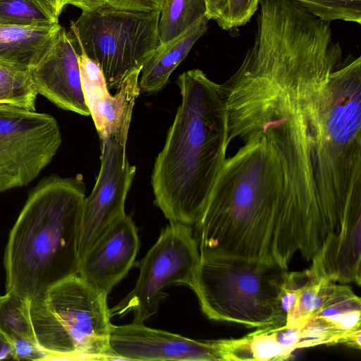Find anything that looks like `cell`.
Wrapping results in <instances>:
<instances>
[{"instance_id":"obj_11","label":"cell","mask_w":361,"mask_h":361,"mask_svg":"<svg viewBox=\"0 0 361 361\" xmlns=\"http://www.w3.org/2000/svg\"><path fill=\"white\" fill-rule=\"evenodd\" d=\"M109 345L111 360L224 361L221 339L197 341L144 323L111 324Z\"/></svg>"},{"instance_id":"obj_20","label":"cell","mask_w":361,"mask_h":361,"mask_svg":"<svg viewBox=\"0 0 361 361\" xmlns=\"http://www.w3.org/2000/svg\"><path fill=\"white\" fill-rule=\"evenodd\" d=\"M313 274L300 292L285 326L299 327L314 315L332 294L336 283L310 267Z\"/></svg>"},{"instance_id":"obj_6","label":"cell","mask_w":361,"mask_h":361,"mask_svg":"<svg viewBox=\"0 0 361 361\" xmlns=\"http://www.w3.org/2000/svg\"><path fill=\"white\" fill-rule=\"evenodd\" d=\"M288 269L275 262L236 257H200L192 290L211 319L250 328L286 322L279 293Z\"/></svg>"},{"instance_id":"obj_3","label":"cell","mask_w":361,"mask_h":361,"mask_svg":"<svg viewBox=\"0 0 361 361\" xmlns=\"http://www.w3.org/2000/svg\"><path fill=\"white\" fill-rule=\"evenodd\" d=\"M241 140L244 145L221 167L194 236L200 257L276 262L273 242L283 171L276 150L262 134Z\"/></svg>"},{"instance_id":"obj_13","label":"cell","mask_w":361,"mask_h":361,"mask_svg":"<svg viewBox=\"0 0 361 361\" xmlns=\"http://www.w3.org/2000/svg\"><path fill=\"white\" fill-rule=\"evenodd\" d=\"M30 75L37 94L66 111L90 116L81 84L78 48L71 31L61 27L45 57Z\"/></svg>"},{"instance_id":"obj_12","label":"cell","mask_w":361,"mask_h":361,"mask_svg":"<svg viewBox=\"0 0 361 361\" xmlns=\"http://www.w3.org/2000/svg\"><path fill=\"white\" fill-rule=\"evenodd\" d=\"M139 247L137 228L125 214L80 258L78 275L107 296L133 266Z\"/></svg>"},{"instance_id":"obj_27","label":"cell","mask_w":361,"mask_h":361,"mask_svg":"<svg viewBox=\"0 0 361 361\" xmlns=\"http://www.w3.org/2000/svg\"><path fill=\"white\" fill-rule=\"evenodd\" d=\"M39 4L50 10L58 18L67 5L66 0H35Z\"/></svg>"},{"instance_id":"obj_2","label":"cell","mask_w":361,"mask_h":361,"mask_svg":"<svg viewBox=\"0 0 361 361\" xmlns=\"http://www.w3.org/2000/svg\"><path fill=\"white\" fill-rule=\"evenodd\" d=\"M173 122L151 176L154 203L170 223L194 226L201 218L228 146L221 84L199 69L180 74Z\"/></svg>"},{"instance_id":"obj_1","label":"cell","mask_w":361,"mask_h":361,"mask_svg":"<svg viewBox=\"0 0 361 361\" xmlns=\"http://www.w3.org/2000/svg\"><path fill=\"white\" fill-rule=\"evenodd\" d=\"M330 72L295 51L267 48L247 54L222 84L228 145L260 133L274 146L284 177L277 227L298 238L336 231L361 176L353 118Z\"/></svg>"},{"instance_id":"obj_14","label":"cell","mask_w":361,"mask_h":361,"mask_svg":"<svg viewBox=\"0 0 361 361\" xmlns=\"http://www.w3.org/2000/svg\"><path fill=\"white\" fill-rule=\"evenodd\" d=\"M59 23L51 25L0 24V63L30 71L48 54Z\"/></svg>"},{"instance_id":"obj_17","label":"cell","mask_w":361,"mask_h":361,"mask_svg":"<svg viewBox=\"0 0 361 361\" xmlns=\"http://www.w3.org/2000/svg\"><path fill=\"white\" fill-rule=\"evenodd\" d=\"M140 72L136 70L128 75L115 94L108 91L88 106L99 135L130 127L135 102L140 92Z\"/></svg>"},{"instance_id":"obj_26","label":"cell","mask_w":361,"mask_h":361,"mask_svg":"<svg viewBox=\"0 0 361 361\" xmlns=\"http://www.w3.org/2000/svg\"><path fill=\"white\" fill-rule=\"evenodd\" d=\"M229 0H206L207 16L214 20L219 26L224 28Z\"/></svg>"},{"instance_id":"obj_8","label":"cell","mask_w":361,"mask_h":361,"mask_svg":"<svg viewBox=\"0 0 361 361\" xmlns=\"http://www.w3.org/2000/svg\"><path fill=\"white\" fill-rule=\"evenodd\" d=\"M200 255L192 226L170 223L139 263L140 274L135 288L109 309L111 317L132 312L134 323H144L157 314L163 290L173 284L192 289Z\"/></svg>"},{"instance_id":"obj_15","label":"cell","mask_w":361,"mask_h":361,"mask_svg":"<svg viewBox=\"0 0 361 361\" xmlns=\"http://www.w3.org/2000/svg\"><path fill=\"white\" fill-rule=\"evenodd\" d=\"M209 20L202 18L181 35L159 47L141 70L140 92L154 93L166 85L171 73L207 30Z\"/></svg>"},{"instance_id":"obj_25","label":"cell","mask_w":361,"mask_h":361,"mask_svg":"<svg viewBox=\"0 0 361 361\" xmlns=\"http://www.w3.org/2000/svg\"><path fill=\"white\" fill-rule=\"evenodd\" d=\"M115 8L140 11H159L163 0H103Z\"/></svg>"},{"instance_id":"obj_28","label":"cell","mask_w":361,"mask_h":361,"mask_svg":"<svg viewBox=\"0 0 361 361\" xmlns=\"http://www.w3.org/2000/svg\"><path fill=\"white\" fill-rule=\"evenodd\" d=\"M66 1L67 5L74 6L82 11L91 10L104 4L103 0H66Z\"/></svg>"},{"instance_id":"obj_23","label":"cell","mask_w":361,"mask_h":361,"mask_svg":"<svg viewBox=\"0 0 361 361\" xmlns=\"http://www.w3.org/2000/svg\"><path fill=\"white\" fill-rule=\"evenodd\" d=\"M319 19L361 23V0H295Z\"/></svg>"},{"instance_id":"obj_21","label":"cell","mask_w":361,"mask_h":361,"mask_svg":"<svg viewBox=\"0 0 361 361\" xmlns=\"http://www.w3.org/2000/svg\"><path fill=\"white\" fill-rule=\"evenodd\" d=\"M59 18L35 0H0V24L51 25Z\"/></svg>"},{"instance_id":"obj_16","label":"cell","mask_w":361,"mask_h":361,"mask_svg":"<svg viewBox=\"0 0 361 361\" xmlns=\"http://www.w3.org/2000/svg\"><path fill=\"white\" fill-rule=\"evenodd\" d=\"M28 304V299L13 292L0 295V332L12 346V359L46 360L35 338Z\"/></svg>"},{"instance_id":"obj_7","label":"cell","mask_w":361,"mask_h":361,"mask_svg":"<svg viewBox=\"0 0 361 361\" xmlns=\"http://www.w3.org/2000/svg\"><path fill=\"white\" fill-rule=\"evenodd\" d=\"M159 11H130L106 4L82 11L71 32L85 54L101 68L109 90L142 70L161 45Z\"/></svg>"},{"instance_id":"obj_24","label":"cell","mask_w":361,"mask_h":361,"mask_svg":"<svg viewBox=\"0 0 361 361\" xmlns=\"http://www.w3.org/2000/svg\"><path fill=\"white\" fill-rule=\"evenodd\" d=\"M259 0H229L224 30L246 24L259 6Z\"/></svg>"},{"instance_id":"obj_18","label":"cell","mask_w":361,"mask_h":361,"mask_svg":"<svg viewBox=\"0 0 361 361\" xmlns=\"http://www.w3.org/2000/svg\"><path fill=\"white\" fill-rule=\"evenodd\" d=\"M205 16L206 0H163L158 22L161 44L181 35Z\"/></svg>"},{"instance_id":"obj_4","label":"cell","mask_w":361,"mask_h":361,"mask_svg":"<svg viewBox=\"0 0 361 361\" xmlns=\"http://www.w3.org/2000/svg\"><path fill=\"white\" fill-rule=\"evenodd\" d=\"M85 199L78 177L52 175L33 188L8 235L6 292L30 300L78 274Z\"/></svg>"},{"instance_id":"obj_22","label":"cell","mask_w":361,"mask_h":361,"mask_svg":"<svg viewBox=\"0 0 361 361\" xmlns=\"http://www.w3.org/2000/svg\"><path fill=\"white\" fill-rule=\"evenodd\" d=\"M240 341L244 360H284L293 357V353L277 341L273 326L257 329Z\"/></svg>"},{"instance_id":"obj_9","label":"cell","mask_w":361,"mask_h":361,"mask_svg":"<svg viewBox=\"0 0 361 361\" xmlns=\"http://www.w3.org/2000/svg\"><path fill=\"white\" fill-rule=\"evenodd\" d=\"M61 141L51 115L0 104V192L35 179L52 161Z\"/></svg>"},{"instance_id":"obj_10","label":"cell","mask_w":361,"mask_h":361,"mask_svg":"<svg viewBox=\"0 0 361 361\" xmlns=\"http://www.w3.org/2000/svg\"><path fill=\"white\" fill-rule=\"evenodd\" d=\"M129 129L99 135L101 167L90 195L82 206L79 257L125 214V202L135 173L126 154Z\"/></svg>"},{"instance_id":"obj_19","label":"cell","mask_w":361,"mask_h":361,"mask_svg":"<svg viewBox=\"0 0 361 361\" xmlns=\"http://www.w3.org/2000/svg\"><path fill=\"white\" fill-rule=\"evenodd\" d=\"M313 316L344 333L361 331V300L348 286L336 283L331 296Z\"/></svg>"},{"instance_id":"obj_29","label":"cell","mask_w":361,"mask_h":361,"mask_svg":"<svg viewBox=\"0 0 361 361\" xmlns=\"http://www.w3.org/2000/svg\"><path fill=\"white\" fill-rule=\"evenodd\" d=\"M13 350L8 340L0 332V360L12 359Z\"/></svg>"},{"instance_id":"obj_5","label":"cell","mask_w":361,"mask_h":361,"mask_svg":"<svg viewBox=\"0 0 361 361\" xmlns=\"http://www.w3.org/2000/svg\"><path fill=\"white\" fill-rule=\"evenodd\" d=\"M106 298L77 274L29 300L30 320L46 360H111Z\"/></svg>"}]
</instances>
